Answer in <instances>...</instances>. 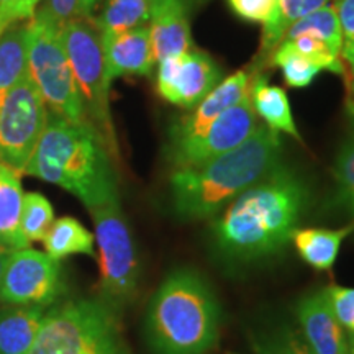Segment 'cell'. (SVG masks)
<instances>
[{
  "label": "cell",
  "mask_w": 354,
  "mask_h": 354,
  "mask_svg": "<svg viewBox=\"0 0 354 354\" xmlns=\"http://www.w3.org/2000/svg\"><path fill=\"white\" fill-rule=\"evenodd\" d=\"M308 197L302 177L279 165L220 212L212 225L216 253L232 263L281 253L299 227Z\"/></svg>",
  "instance_id": "obj_1"
},
{
  "label": "cell",
  "mask_w": 354,
  "mask_h": 354,
  "mask_svg": "<svg viewBox=\"0 0 354 354\" xmlns=\"http://www.w3.org/2000/svg\"><path fill=\"white\" fill-rule=\"evenodd\" d=\"M277 131L258 127L245 143L198 166L174 169L169 179L171 205L180 220L218 215L246 189L281 165Z\"/></svg>",
  "instance_id": "obj_2"
},
{
  "label": "cell",
  "mask_w": 354,
  "mask_h": 354,
  "mask_svg": "<svg viewBox=\"0 0 354 354\" xmlns=\"http://www.w3.org/2000/svg\"><path fill=\"white\" fill-rule=\"evenodd\" d=\"M25 174L68 190L88 212L120 202L109 146L88 122L50 115Z\"/></svg>",
  "instance_id": "obj_3"
},
{
  "label": "cell",
  "mask_w": 354,
  "mask_h": 354,
  "mask_svg": "<svg viewBox=\"0 0 354 354\" xmlns=\"http://www.w3.org/2000/svg\"><path fill=\"white\" fill-rule=\"evenodd\" d=\"M220 320L209 282L194 269L180 268L154 292L145 328L156 354H207L218 343Z\"/></svg>",
  "instance_id": "obj_4"
},
{
  "label": "cell",
  "mask_w": 354,
  "mask_h": 354,
  "mask_svg": "<svg viewBox=\"0 0 354 354\" xmlns=\"http://www.w3.org/2000/svg\"><path fill=\"white\" fill-rule=\"evenodd\" d=\"M26 354H131L118 312L100 299H74L46 310Z\"/></svg>",
  "instance_id": "obj_5"
},
{
  "label": "cell",
  "mask_w": 354,
  "mask_h": 354,
  "mask_svg": "<svg viewBox=\"0 0 354 354\" xmlns=\"http://www.w3.org/2000/svg\"><path fill=\"white\" fill-rule=\"evenodd\" d=\"M28 76L38 87L46 107L69 122H88L59 26L43 13L35 12L28 21Z\"/></svg>",
  "instance_id": "obj_6"
},
{
  "label": "cell",
  "mask_w": 354,
  "mask_h": 354,
  "mask_svg": "<svg viewBox=\"0 0 354 354\" xmlns=\"http://www.w3.org/2000/svg\"><path fill=\"white\" fill-rule=\"evenodd\" d=\"M61 38L86 109L87 120L100 133L109 151L117 156V140L109 105L110 81L105 69L100 32L88 20L79 19L61 28Z\"/></svg>",
  "instance_id": "obj_7"
},
{
  "label": "cell",
  "mask_w": 354,
  "mask_h": 354,
  "mask_svg": "<svg viewBox=\"0 0 354 354\" xmlns=\"http://www.w3.org/2000/svg\"><path fill=\"white\" fill-rule=\"evenodd\" d=\"M99 251L100 300L115 312L128 305L138 290L140 264L120 202L91 210Z\"/></svg>",
  "instance_id": "obj_8"
},
{
  "label": "cell",
  "mask_w": 354,
  "mask_h": 354,
  "mask_svg": "<svg viewBox=\"0 0 354 354\" xmlns=\"http://www.w3.org/2000/svg\"><path fill=\"white\" fill-rule=\"evenodd\" d=\"M48 117L46 104L30 76L13 86L0 104V161L25 174Z\"/></svg>",
  "instance_id": "obj_9"
},
{
  "label": "cell",
  "mask_w": 354,
  "mask_h": 354,
  "mask_svg": "<svg viewBox=\"0 0 354 354\" xmlns=\"http://www.w3.org/2000/svg\"><path fill=\"white\" fill-rule=\"evenodd\" d=\"M63 292L64 281L59 261L32 248L12 251L0 284V302L3 305L50 308L57 304Z\"/></svg>",
  "instance_id": "obj_10"
},
{
  "label": "cell",
  "mask_w": 354,
  "mask_h": 354,
  "mask_svg": "<svg viewBox=\"0 0 354 354\" xmlns=\"http://www.w3.org/2000/svg\"><path fill=\"white\" fill-rule=\"evenodd\" d=\"M258 127V118L248 92L238 104L221 113L196 138L167 146V158L174 169L198 166L245 143Z\"/></svg>",
  "instance_id": "obj_11"
},
{
  "label": "cell",
  "mask_w": 354,
  "mask_h": 354,
  "mask_svg": "<svg viewBox=\"0 0 354 354\" xmlns=\"http://www.w3.org/2000/svg\"><path fill=\"white\" fill-rule=\"evenodd\" d=\"M221 81V71L203 51H187L158 63L156 87L162 99L192 110Z\"/></svg>",
  "instance_id": "obj_12"
},
{
  "label": "cell",
  "mask_w": 354,
  "mask_h": 354,
  "mask_svg": "<svg viewBox=\"0 0 354 354\" xmlns=\"http://www.w3.org/2000/svg\"><path fill=\"white\" fill-rule=\"evenodd\" d=\"M251 74L246 69L236 71L232 76L220 81L198 104L190 110V113L179 118L169 130V145L176 146L196 138L216 120L221 113L238 104L250 92Z\"/></svg>",
  "instance_id": "obj_13"
},
{
  "label": "cell",
  "mask_w": 354,
  "mask_h": 354,
  "mask_svg": "<svg viewBox=\"0 0 354 354\" xmlns=\"http://www.w3.org/2000/svg\"><path fill=\"white\" fill-rule=\"evenodd\" d=\"M297 318L305 343L313 354H348V338L335 315L326 289L300 299Z\"/></svg>",
  "instance_id": "obj_14"
},
{
  "label": "cell",
  "mask_w": 354,
  "mask_h": 354,
  "mask_svg": "<svg viewBox=\"0 0 354 354\" xmlns=\"http://www.w3.org/2000/svg\"><path fill=\"white\" fill-rule=\"evenodd\" d=\"M100 38L110 84L117 77L151 74L156 59L148 26Z\"/></svg>",
  "instance_id": "obj_15"
},
{
  "label": "cell",
  "mask_w": 354,
  "mask_h": 354,
  "mask_svg": "<svg viewBox=\"0 0 354 354\" xmlns=\"http://www.w3.org/2000/svg\"><path fill=\"white\" fill-rule=\"evenodd\" d=\"M149 37L156 64L190 51V25L185 0H151Z\"/></svg>",
  "instance_id": "obj_16"
},
{
  "label": "cell",
  "mask_w": 354,
  "mask_h": 354,
  "mask_svg": "<svg viewBox=\"0 0 354 354\" xmlns=\"http://www.w3.org/2000/svg\"><path fill=\"white\" fill-rule=\"evenodd\" d=\"M46 310L38 305H6L0 308V354L28 353Z\"/></svg>",
  "instance_id": "obj_17"
},
{
  "label": "cell",
  "mask_w": 354,
  "mask_h": 354,
  "mask_svg": "<svg viewBox=\"0 0 354 354\" xmlns=\"http://www.w3.org/2000/svg\"><path fill=\"white\" fill-rule=\"evenodd\" d=\"M20 172L0 161V248L17 251L30 248L21 236L20 215L24 190Z\"/></svg>",
  "instance_id": "obj_18"
},
{
  "label": "cell",
  "mask_w": 354,
  "mask_h": 354,
  "mask_svg": "<svg viewBox=\"0 0 354 354\" xmlns=\"http://www.w3.org/2000/svg\"><path fill=\"white\" fill-rule=\"evenodd\" d=\"M250 97L256 115L263 118L268 128L277 133H287L295 140H300L286 91L271 86L263 74H256L254 77L251 76Z\"/></svg>",
  "instance_id": "obj_19"
},
{
  "label": "cell",
  "mask_w": 354,
  "mask_h": 354,
  "mask_svg": "<svg viewBox=\"0 0 354 354\" xmlns=\"http://www.w3.org/2000/svg\"><path fill=\"white\" fill-rule=\"evenodd\" d=\"M354 230V223L349 227L328 228H297L292 234L295 251L310 268L317 271H330L339 254L342 243Z\"/></svg>",
  "instance_id": "obj_20"
},
{
  "label": "cell",
  "mask_w": 354,
  "mask_h": 354,
  "mask_svg": "<svg viewBox=\"0 0 354 354\" xmlns=\"http://www.w3.org/2000/svg\"><path fill=\"white\" fill-rule=\"evenodd\" d=\"M28 24L12 25L0 37V104L8 91L28 76Z\"/></svg>",
  "instance_id": "obj_21"
},
{
  "label": "cell",
  "mask_w": 354,
  "mask_h": 354,
  "mask_svg": "<svg viewBox=\"0 0 354 354\" xmlns=\"http://www.w3.org/2000/svg\"><path fill=\"white\" fill-rule=\"evenodd\" d=\"M94 234L73 216H63L53 221L44 236V253L53 259L61 261L68 256L86 254L95 256Z\"/></svg>",
  "instance_id": "obj_22"
},
{
  "label": "cell",
  "mask_w": 354,
  "mask_h": 354,
  "mask_svg": "<svg viewBox=\"0 0 354 354\" xmlns=\"http://www.w3.org/2000/svg\"><path fill=\"white\" fill-rule=\"evenodd\" d=\"M330 0H279L276 10L269 24L264 25L263 39H261L259 57L263 61L269 59L274 50L282 43L287 30L295 21L318 10V8L328 6Z\"/></svg>",
  "instance_id": "obj_23"
},
{
  "label": "cell",
  "mask_w": 354,
  "mask_h": 354,
  "mask_svg": "<svg viewBox=\"0 0 354 354\" xmlns=\"http://www.w3.org/2000/svg\"><path fill=\"white\" fill-rule=\"evenodd\" d=\"M151 19V0H107L95 21L100 37L146 26Z\"/></svg>",
  "instance_id": "obj_24"
},
{
  "label": "cell",
  "mask_w": 354,
  "mask_h": 354,
  "mask_svg": "<svg viewBox=\"0 0 354 354\" xmlns=\"http://www.w3.org/2000/svg\"><path fill=\"white\" fill-rule=\"evenodd\" d=\"M297 37L315 38L318 41L325 43L331 51L336 53V55L342 56V48L344 41L343 32L342 26H339L338 17H336L335 7L331 6V3L318 8V10L308 13V15H305L300 20L295 21V24L287 30L282 41Z\"/></svg>",
  "instance_id": "obj_25"
},
{
  "label": "cell",
  "mask_w": 354,
  "mask_h": 354,
  "mask_svg": "<svg viewBox=\"0 0 354 354\" xmlns=\"http://www.w3.org/2000/svg\"><path fill=\"white\" fill-rule=\"evenodd\" d=\"M55 221V210L51 202L39 192L24 194L20 215L21 236L32 245L35 241H43L48 230Z\"/></svg>",
  "instance_id": "obj_26"
},
{
  "label": "cell",
  "mask_w": 354,
  "mask_h": 354,
  "mask_svg": "<svg viewBox=\"0 0 354 354\" xmlns=\"http://www.w3.org/2000/svg\"><path fill=\"white\" fill-rule=\"evenodd\" d=\"M271 64L282 71V76L289 87L302 88L310 86V82L320 74V68L315 63L299 55L289 44L282 41L271 55Z\"/></svg>",
  "instance_id": "obj_27"
},
{
  "label": "cell",
  "mask_w": 354,
  "mask_h": 354,
  "mask_svg": "<svg viewBox=\"0 0 354 354\" xmlns=\"http://www.w3.org/2000/svg\"><path fill=\"white\" fill-rule=\"evenodd\" d=\"M258 354H313L304 336L290 326H277L254 339Z\"/></svg>",
  "instance_id": "obj_28"
},
{
  "label": "cell",
  "mask_w": 354,
  "mask_h": 354,
  "mask_svg": "<svg viewBox=\"0 0 354 354\" xmlns=\"http://www.w3.org/2000/svg\"><path fill=\"white\" fill-rule=\"evenodd\" d=\"M333 174L339 201L354 218V136L344 143L336 158Z\"/></svg>",
  "instance_id": "obj_29"
},
{
  "label": "cell",
  "mask_w": 354,
  "mask_h": 354,
  "mask_svg": "<svg viewBox=\"0 0 354 354\" xmlns=\"http://www.w3.org/2000/svg\"><path fill=\"white\" fill-rule=\"evenodd\" d=\"M328 299L338 322L348 333L354 335V289L342 286H330Z\"/></svg>",
  "instance_id": "obj_30"
},
{
  "label": "cell",
  "mask_w": 354,
  "mask_h": 354,
  "mask_svg": "<svg viewBox=\"0 0 354 354\" xmlns=\"http://www.w3.org/2000/svg\"><path fill=\"white\" fill-rule=\"evenodd\" d=\"M232 10L238 17L256 24H269L276 10V0H228Z\"/></svg>",
  "instance_id": "obj_31"
},
{
  "label": "cell",
  "mask_w": 354,
  "mask_h": 354,
  "mask_svg": "<svg viewBox=\"0 0 354 354\" xmlns=\"http://www.w3.org/2000/svg\"><path fill=\"white\" fill-rule=\"evenodd\" d=\"M38 12L59 28L69 21L84 19L82 0H46L44 7Z\"/></svg>",
  "instance_id": "obj_32"
},
{
  "label": "cell",
  "mask_w": 354,
  "mask_h": 354,
  "mask_svg": "<svg viewBox=\"0 0 354 354\" xmlns=\"http://www.w3.org/2000/svg\"><path fill=\"white\" fill-rule=\"evenodd\" d=\"M39 2L41 0H8L0 6V37L12 25L32 19Z\"/></svg>",
  "instance_id": "obj_33"
},
{
  "label": "cell",
  "mask_w": 354,
  "mask_h": 354,
  "mask_svg": "<svg viewBox=\"0 0 354 354\" xmlns=\"http://www.w3.org/2000/svg\"><path fill=\"white\" fill-rule=\"evenodd\" d=\"M333 7L342 26L343 39H354V0H335Z\"/></svg>",
  "instance_id": "obj_34"
},
{
  "label": "cell",
  "mask_w": 354,
  "mask_h": 354,
  "mask_svg": "<svg viewBox=\"0 0 354 354\" xmlns=\"http://www.w3.org/2000/svg\"><path fill=\"white\" fill-rule=\"evenodd\" d=\"M346 77V113L354 130V69H348L344 73Z\"/></svg>",
  "instance_id": "obj_35"
},
{
  "label": "cell",
  "mask_w": 354,
  "mask_h": 354,
  "mask_svg": "<svg viewBox=\"0 0 354 354\" xmlns=\"http://www.w3.org/2000/svg\"><path fill=\"white\" fill-rule=\"evenodd\" d=\"M342 61L348 64V69H354V39L343 41Z\"/></svg>",
  "instance_id": "obj_36"
},
{
  "label": "cell",
  "mask_w": 354,
  "mask_h": 354,
  "mask_svg": "<svg viewBox=\"0 0 354 354\" xmlns=\"http://www.w3.org/2000/svg\"><path fill=\"white\" fill-rule=\"evenodd\" d=\"M97 3H99V0H82V15H84V19H86V20L91 19L92 12H94Z\"/></svg>",
  "instance_id": "obj_37"
},
{
  "label": "cell",
  "mask_w": 354,
  "mask_h": 354,
  "mask_svg": "<svg viewBox=\"0 0 354 354\" xmlns=\"http://www.w3.org/2000/svg\"><path fill=\"white\" fill-rule=\"evenodd\" d=\"M12 251L6 250V248H0V284H2V276H3V269H6L7 259L10 256Z\"/></svg>",
  "instance_id": "obj_38"
},
{
  "label": "cell",
  "mask_w": 354,
  "mask_h": 354,
  "mask_svg": "<svg viewBox=\"0 0 354 354\" xmlns=\"http://www.w3.org/2000/svg\"><path fill=\"white\" fill-rule=\"evenodd\" d=\"M348 354H354V335H351V339L348 342Z\"/></svg>",
  "instance_id": "obj_39"
},
{
  "label": "cell",
  "mask_w": 354,
  "mask_h": 354,
  "mask_svg": "<svg viewBox=\"0 0 354 354\" xmlns=\"http://www.w3.org/2000/svg\"><path fill=\"white\" fill-rule=\"evenodd\" d=\"M6 2H8V0H0V6H3Z\"/></svg>",
  "instance_id": "obj_40"
},
{
  "label": "cell",
  "mask_w": 354,
  "mask_h": 354,
  "mask_svg": "<svg viewBox=\"0 0 354 354\" xmlns=\"http://www.w3.org/2000/svg\"><path fill=\"white\" fill-rule=\"evenodd\" d=\"M277 2H279V0H276V6H277Z\"/></svg>",
  "instance_id": "obj_41"
}]
</instances>
